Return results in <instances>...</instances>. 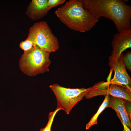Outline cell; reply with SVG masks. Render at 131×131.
Here are the masks:
<instances>
[{"label":"cell","mask_w":131,"mask_h":131,"mask_svg":"<svg viewBox=\"0 0 131 131\" xmlns=\"http://www.w3.org/2000/svg\"><path fill=\"white\" fill-rule=\"evenodd\" d=\"M19 46L24 51H25L29 50L33 46L32 42L26 39L20 43Z\"/></svg>","instance_id":"obj_14"},{"label":"cell","mask_w":131,"mask_h":131,"mask_svg":"<svg viewBox=\"0 0 131 131\" xmlns=\"http://www.w3.org/2000/svg\"><path fill=\"white\" fill-rule=\"evenodd\" d=\"M65 0H48V6L50 10L53 7L63 4Z\"/></svg>","instance_id":"obj_15"},{"label":"cell","mask_w":131,"mask_h":131,"mask_svg":"<svg viewBox=\"0 0 131 131\" xmlns=\"http://www.w3.org/2000/svg\"><path fill=\"white\" fill-rule=\"evenodd\" d=\"M61 110L60 109L56 108L54 111L49 113L48 117V121L46 125L44 128L41 129L40 131H51L52 126L55 115Z\"/></svg>","instance_id":"obj_12"},{"label":"cell","mask_w":131,"mask_h":131,"mask_svg":"<svg viewBox=\"0 0 131 131\" xmlns=\"http://www.w3.org/2000/svg\"><path fill=\"white\" fill-rule=\"evenodd\" d=\"M48 0H33L27 7L26 14L33 20L44 16L50 10L48 6Z\"/></svg>","instance_id":"obj_10"},{"label":"cell","mask_w":131,"mask_h":131,"mask_svg":"<svg viewBox=\"0 0 131 131\" xmlns=\"http://www.w3.org/2000/svg\"><path fill=\"white\" fill-rule=\"evenodd\" d=\"M123 63L127 69L130 72L131 71V52H127L123 55Z\"/></svg>","instance_id":"obj_13"},{"label":"cell","mask_w":131,"mask_h":131,"mask_svg":"<svg viewBox=\"0 0 131 131\" xmlns=\"http://www.w3.org/2000/svg\"><path fill=\"white\" fill-rule=\"evenodd\" d=\"M27 39L31 41L33 46L51 53L59 48L57 38L52 33L47 22L45 21L35 23L31 27Z\"/></svg>","instance_id":"obj_4"},{"label":"cell","mask_w":131,"mask_h":131,"mask_svg":"<svg viewBox=\"0 0 131 131\" xmlns=\"http://www.w3.org/2000/svg\"><path fill=\"white\" fill-rule=\"evenodd\" d=\"M50 53L37 46L24 51L19 61L21 70L30 76H35L49 71L51 63L49 58Z\"/></svg>","instance_id":"obj_3"},{"label":"cell","mask_w":131,"mask_h":131,"mask_svg":"<svg viewBox=\"0 0 131 131\" xmlns=\"http://www.w3.org/2000/svg\"><path fill=\"white\" fill-rule=\"evenodd\" d=\"M109 95L121 98L131 102V90L120 86L108 84V82H99L97 87L89 91L85 96L87 99L100 95Z\"/></svg>","instance_id":"obj_6"},{"label":"cell","mask_w":131,"mask_h":131,"mask_svg":"<svg viewBox=\"0 0 131 131\" xmlns=\"http://www.w3.org/2000/svg\"><path fill=\"white\" fill-rule=\"evenodd\" d=\"M131 102L126 100L125 105L126 109L129 117L131 120Z\"/></svg>","instance_id":"obj_16"},{"label":"cell","mask_w":131,"mask_h":131,"mask_svg":"<svg viewBox=\"0 0 131 131\" xmlns=\"http://www.w3.org/2000/svg\"><path fill=\"white\" fill-rule=\"evenodd\" d=\"M112 50L110 57L117 59L127 49L131 47V29L118 32L111 41Z\"/></svg>","instance_id":"obj_8"},{"label":"cell","mask_w":131,"mask_h":131,"mask_svg":"<svg viewBox=\"0 0 131 131\" xmlns=\"http://www.w3.org/2000/svg\"><path fill=\"white\" fill-rule=\"evenodd\" d=\"M83 7L95 17L112 21L118 32L131 29V7L121 0H81Z\"/></svg>","instance_id":"obj_1"},{"label":"cell","mask_w":131,"mask_h":131,"mask_svg":"<svg viewBox=\"0 0 131 131\" xmlns=\"http://www.w3.org/2000/svg\"><path fill=\"white\" fill-rule=\"evenodd\" d=\"M109 99V95L105 96V99L97 112L93 116L89 122L86 124L85 128L86 130H88L91 126L97 124L98 117L99 114L107 107Z\"/></svg>","instance_id":"obj_11"},{"label":"cell","mask_w":131,"mask_h":131,"mask_svg":"<svg viewBox=\"0 0 131 131\" xmlns=\"http://www.w3.org/2000/svg\"><path fill=\"white\" fill-rule=\"evenodd\" d=\"M125 100L109 95L108 107H110L115 111L117 116L122 124L123 123L130 129L131 122L125 107Z\"/></svg>","instance_id":"obj_9"},{"label":"cell","mask_w":131,"mask_h":131,"mask_svg":"<svg viewBox=\"0 0 131 131\" xmlns=\"http://www.w3.org/2000/svg\"><path fill=\"white\" fill-rule=\"evenodd\" d=\"M122 124L123 127V131H131V129L128 127L123 123Z\"/></svg>","instance_id":"obj_17"},{"label":"cell","mask_w":131,"mask_h":131,"mask_svg":"<svg viewBox=\"0 0 131 131\" xmlns=\"http://www.w3.org/2000/svg\"><path fill=\"white\" fill-rule=\"evenodd\" d=\"M55 13L60 21L73 30L83 33L92 28L99 19L83 7L81 0H70Z\"/></svg>","instance_id":"obj_2"},{"label":"cell","mask_w":131,"mask_h":131,"mask_svg":"<svg viewBox=\"0 0 131 131\" xmlns=\"http://www.w3.org/2000/svg\"><path fill=\"white\" fill-rule=\"evenodd\" d=\"M57 101V108L64 110L69 114L74 106L83 99L93 89V86L88 88H67L55 84L49 86Z\"/></svg>","instance_id":"obj_5"},{"label":"cell","mask_w":131,"mask_h":131,"mask_svg":"<svg viewBox=\"0 0 131 131\" xmlns=\"http://www.w3.org/2000/svg\"><path fill=\"white\" fill-rule=\"evenodd\" d=\"M123 52L116 59L109 57L108 64L114 71V74L113 78L107 82L108 84L117 85L131 90V79L123 62Z\"/></svg>","instance_id":"obj_7"}]
</instances>
